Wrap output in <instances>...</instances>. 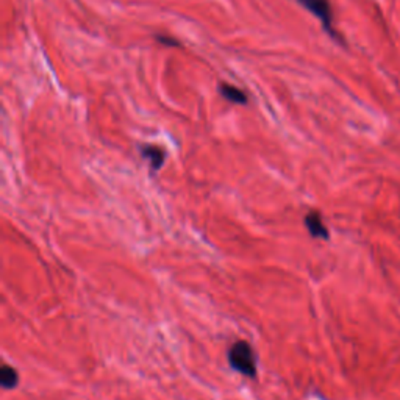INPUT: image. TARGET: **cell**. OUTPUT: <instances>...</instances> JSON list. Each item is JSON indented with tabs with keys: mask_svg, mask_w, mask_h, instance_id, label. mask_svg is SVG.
<instances>
[{
	"mask_svg": "<svg viewBox=\"0 0 400 400\" xmlns=\"http://www.w3.org/2000/svg\"><path fill=\"white\" fill-rule=\"evenodd\" d=\"M219 94L222 95V98L230 102V103H236V105H246L249 102L247 99V94L243 91L241 88L230 85V83H219Z\"/></svg>",
	"mask_w": 400,
	"mask_h": 400,
	"instance_id": "5",
	"label": "cell"
},
{
	"mask_svg": "<svg viewBox=\"0 0 400 400\" xmlns=\"http://www.w3.org/2000/svg\"><path fill=\"white\" fill-rule=\"evenodd\" d=\"M303 224L308 230V233L311 238H316V240H328L330 238V233H328L327 225L322 221V215L319 211L311 210L308 211L305 217H303Z\"/></svg>",
	"mask_w": 400,
	"mask_h": 400,
	"instance_id": "4",
	"label": "cell"
},
{
	"mask_svg": "<svg viewBox=\"0 0 400 400\" xmlns=\"http://www.w3.org/2000/svg\"><path fill=\"white\" fill-rule=\"evenodd\" d=\"M138 151L141 157L149 161L152 172H158L166 163V149L157 144H139Z\"/></svg>",
	"mask_w": 400,
	"mask_h": 400,
	"instance_id": "3",
	"label": "cell"
},
{
	"mask_svg": "<svg viewBox=\"0 0 400 400\" xmlns=\"http://www.w3.org/2000/svg\"><path fill=\"white\" fill-rule=\"evenodd\" d=\"M19 385V372L16 371V367H13L10 364H3L0 367V386L5 391L15 390Z\"/></svg>",
	"mask_w": 400,
	"mask_h": 400,
	"instance_id": "6",
	"label": "cell"
},
{
	"mask_svg": "<svg viewBox=\"0 0 400 400\" xmlns=\"http://www.w3.org/2000/svg\"><path fill=\"white\" fill-rule=\"evenodd\" d=\"M155 40H157L160 44H163V46L166 47H180V43L176 40V38H171L166 35H157L155 36Z\"/></svg>",
	"mask_w": 400,
	"mask_h": 400,
	"instance_id": "7",
	"label": "cell"
},
{
	"mask_svg": "<svg viewBox=\"0 0 400 400\" xmlns=\"http://www.w3.org/2000/svg\"><path fill=\"white\" fill-rule=\"evenodd\" d=\"M298 2L299 5L303 6V8L311 13L313 16L319 19L322 29H324V31H327V35L330 36L332 40L341 43V38L333 27V11L328 0H298Z\"/></svg>",
	"mask_w": 400,
	"mask_h": 400,
	"instance_id": "2",
	"label": "cell"
},
{
	"mask_svg": "<svg viewBox=\"0 0 400 400\" xmlns=\"http://www.w3.org/2000/svg\"><path fill=\"white\" fill-rule=\"evenodd\" d=\"M229 366L243 377L256 378L258 376V358L254 346L249 341H235L227 349Z\"/></svg>",
	"mask_w": 400,
	"mask_h": 400,
	"instance_id": "1",
	"label": "cell"
}]
</instances>
